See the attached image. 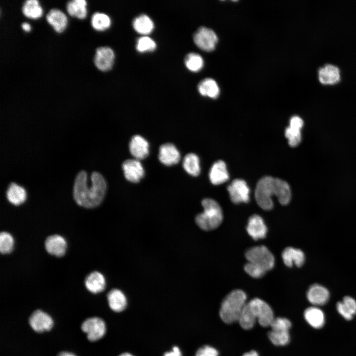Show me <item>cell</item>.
I'll return each instance as SVG.
<instances>
[{"instance_id": "6da1fadb", "label": "cell", "mask_w": 356, "mask_h": 356, "mask_svg": "<svg viewBox=\"0 0 356 356\" xmlns=\"http://www.w3.org/2000/svg\"><path fill=\"white\" fill-rule=\"evenodd\" d=\"M91 185L88 186V176L84 171L76 176L73 187V197L78 205L86 208H93L102 202L107 189L104 177L94 172L91 175Z\"/></svg>"}, {"instance_id": "7a4b0ae2", "label": "cell", "mask_w": 356, "mask_h": 356, "mask_svg": "<svg viewBox=\"0 0 356 356\" xmlns=\"http://www.w3.org/2000/svg\"><path fill=\"white\" fill-rule=\"evenodd\" d=\"M277 197L279 202L288 204L291 199L290 187L287 182L278 178L266 176L257 183L255 197L258 205L265 210H270L273 206L272 196Z\"/></svg>"}, {"instance_id": "3957f363", "label": "cell", "mask_w": 356, "mask_h": 356, "mask_svg": "<svg viewBox=\"0 0 356 356\" xmlns=\"http://www.w3.org/2000/svg\"><path fill=\"white\" fill-rule=\"evenodd\" d=\"M245 257L248 263L244 266V270L253 278L262 277L274 266L273 255L264 245L249 249L245 253Z\"/></svg>"}, {"instance_id": "277c9868", "label": "cell", "mask_w": 356, "mask_h": 356, "mask_svg": "<svg viewBox=\"0 0 356 356\" xmlns=\"http://www.w3.org/2000/svg\"><path fill=\"white\" fill-rule=\"evenodd\" d=\"M247 300L246 293L235 289L227 294L222 300L219 312L221 319L225 323L231 324L238 321Z\"/></svg>"}, {"instance_id": "5b68a950", "label": "cell", "mask_w": 356, "mask_h": 356, "mask_svg": "<svg viewBox=\"0 0 356 356\" xmlns=\"http://www.w3.org/2000/svg\"><path fill=\"white\" fill-rule=\"evenodd\" d=\"M203 212L195 219L197 225L202 230L209 231L217 228L222 222L223 214L218 203L211 198L202 201Z\"/></svg>"}, {"instance_id": "8992f818", "label": "cell", "mask_w": 356, "mask_h": 356, "mask_svg": "<svg viewBox=\"0 0 356 356\" xmlns=\"http://www.w3.org/2000/svg\"><path fill=\"white\" fill-rule=\"evenodd\" d=\"M259 323L263 327L270 326L274 318L273 311L269 305L259 298H254L248 302Z\"/></svg>"}, {"instance_id": "52a82bcc", "label": "cell", "mask_w": 356, "mask_h": 356, "mask_svg": "<svg viewBox=\"0 0 356 356\" xmlns=\"http://www.w3.org/2000/svg\"><path fill=\"white\" fill-rule=\"evenodd\" d=\"M81 329L90 341L101 339L106 331L105 322L98 317H89L85 320L81 325Z\"/></svg>"}, {"instance_id": "ba28073f", "label": "cell", "mask_w": 356, "mask_h": 356, "mask_svg": "<svg viewBox=\"0 0 356 356\" xmlns=\"http://www.w3.org/2000/svg\"><path fill=\"white\" fill-rule=\"evenodd\" d=\"M218 40L217 36L215 32L206 27H200L195 31L193 35V41L196 45L206 51L213 50Z\"/></svg>"}, {"instance_id": "9c48e42d", "label": "cell", "mask_w": 356, "mask_h": 356, "mask_svg": "<svg viewBox=\"0 0 356 356\" xmlns=\"http://www.w3.org/2000/svg\"><path fill=\"white\" fill-rule=\"evenodd\" d=\"M231 201L236 204L247 203L250 199V189L246 182L241 179H235L227 188Z\"/></svg>"}, {"instance_id": "30bf717a", "label": "cell", "mask_w": 356, "mask_h": 356, "mask_svg": "<svg viewBox=\"0 0 356 356\" xmlns=\"http://www.w3.org/2000/svg\"><path fill=\"white\" fill-rule=\"evenodd\" d=\"M29 323L31 328L38 333L49 331L53 325L51 317L40 310H36L31 314Z\"/></svg>"}, {"instance_id": "8fae6325", "label": "cell", "mask_w": 356, "mask_h": 356, "mask_svg": "<svg viewBox=\"0 0 356 356\" xmlns=\"http://www.w3.org/2000/svg\"><path fill=\"white\" fill-rule=\"evenodd\" d=\"M115 54L108 46H101L96 49L94 63L96 68L101 71H107L112 67Z\"/></svg>"}, {"instance_id": "7c38bea8", "label": "cell", "mask_w": 356, "mask_h": 356, "mask_svg": "<svg viewBox=\"0 0 356 356\" xmlns=\"http://www.w3.org/2000/svg\"><path fill=\"white\" fill-rule=\"evenodd\" d=\"M122 169L126 179L132 182H138L144 175L141 163L135 159L125 160L122 164Z\"/></svg>"}, {"instance_id": "4fadbf2b", "label": "cell", "mask_w": 356, "mask_h": 356, "mask_svg": "<svg viewBox=\"0 0 356 356\" xmlns=\"http://www.w3.org/2000/svg\"><path fill=\"white\" fill-rule=\"evenodd\" d=\"M246 230L248 234L255 240L265 238L267 231L263 219L257 214L249 218Z\"/></svg>"}, {"instance_id": "5bb4252c", "label": "cell", "mask_w": 356, "mask_h": 356, "mask_svg": "<svg viewBox=\"0 0 356 356\" xmlns=\"http://www.w3.org/2000/svg\"><path fill=\"white\" fill-rule=\"evenodd\" d=\"M158 158L160 162L163 165L171 166L179 162L180 159V154L174 144L167 143L160 146Z\"/></svg>"}, {"instance_id": "9a60e30c", "label": "cell", "mask_w": 356, "mask_h": 356, "mask_svg": "<svg viewBox=\"0 0 356 356\" xmlns=\"http://www.w3.org/2000/svg\"><path fill=\"white\" fill-rule=\"evenodd\" d=\"M318 78L322 84H336L341 80L340 70L336 65L326 64L318 70Z\"/></svg>"}, {"instance_id": "2e32d148", "label": "cell", "mask_w": 356, "mask_h": 356, "mask_svg": "<svg viewBox=\"0 0 356 356\" xmlns=\"http://www.w3.org/2000/svg\"><path fill=\"white\" fill-rule=\"evenodd\" d=\"M129 150L134 159H145L149 153L148 142L140 135H134L129 143Z\"/></svg>"}, {"instance_id": "e0dca14e", "label": "cell", "mask_w": 356, "mask_h": 356, "mask_svg": "<svg viewBox=\"0 0 356 356\" xmlns=\"http://www.w3.org/2000/svg\"><path fill=\"white\" fill-rule=\"evenodd\" d=\"M44 246L45 250L49 254L61 257L65 254L67 242L62 236L54 234L46 238Z\"/></svg>"}, {"instance_id": "ac0fdd59", "label": "cell", "mask_w": 356, "mask_h": 356, "mask_svg": "<svg viewBox=\"0 0 356 356\" xmlns=\"http://www.w3.org/2000/svg\"><path fill=\"white\" fill-rule=\"evenodd\" d=\"M329 297L330 294L327 289L318 284L311 285L307 292L308 301L314 306L325 305L328 301Z\"/></svg>"}, {"instance_id": "d6986e66", "label": "cell", "mask_w": 356, "mask_h": 356, "mask_svg": "<svg viewBox=\"0 0 356 356\" xmlns=\"http://www.w3.org/2000/svg\"><path fill=\"white\" fill-rule=\"evenodd\" d=\"M46 20L54 30L58 33L63 32L67 27L68 18L61 10L53 8L46 15Z\"/></svg>"}, {"instance_id": "ffe728a7", "label": "cell", "mask_w": 356, "mask_h": 356, "mask_svg": "<svg viewBox=\"0 0 356 356\" xmlns=\"http://www.w3.org/2000/svg\"><path fill=\"white\" fill-rule=\"evenodd\" d=\"M282 259L284 264L288 267L294 265L300 267L304 264L305 256L300 249L288 247L284 249L282 253Z\"/></svg>"}, {"instance_id": "44dd1931", "label": "cell", "mask_w": 356, "mask_h": 356, "mask_svg": "<svg viewBox=\"0 0 356 356\" xmlns=\"http://www.w3.org/2000/svg\"><path fill=\"white\" fill-rule=\"evenodd\" d=\"M209 178L214 185L221 184L228 179L226 166L223 161H218L213 165L210 171Z\"/></svg>"}, {"instance_id": "7402d4cb", "label": "cell", "mask_w": 356, "mask_h": 356, "mask_svg": "<svg viewBox=\"0 0 356 356\" xmlns=\"http://www.w3.org/2000/svg\"><path fill=\"white\" fill-rule=\"evenodd\" d=\"M85 285L91 293L96 294L102 292L105 288V279L100 272L93 271L86 278Z\"/></svg>"}, {"instance_id": "603a6c76", "label": "cell", "mask_w": 356, "mask_h": 356, "mask_svg": "<svg viewBox=\"0 0 356 356\" xmlns=\"http://www.w3.org/2000/svg\"><path fill=\"white\" fill-rule=\"evenodd\" d=\"M304 318L308 324L314 328H320L325 323L323 311L316 307H310L306 309Z\"/></svg>"}, {"instance_id": "cb8c5ba5", "label": "cell", "mask_w": 356, "mask_h": 356, "mask_svg": "<svg viewBox=\"0 0 356 356\" xmlns=\"http://www.w3.org/2000/svg\"><path fill=\"white\" fill-rule=\"evenodd\" d=\"M107 300L110 309L114 312H122L127 307V300L126 296L119 289H113L109 292Z\"/></svg>"}, {"instance_id": "d4e9b609", "label": "cell", "mask_w": 356, "mask_h": 356, "mask_svg": "<svg viewBox=\"0 0 356 356\" xmlns=\"http://www.w3.org/2000/svg\"><path fill=\"white\" fill-rule=\"evenodd\" d=\"M336 308L345 319L350 320L356 314V301L350 296H346L342 302L337 303Z\"/></svg>"}, {"instance_id": "484cf974", "label": "cell", "mask_w": 356, "mask_h": 356, "mask_svg": "<svg viewBox=\"0 0 356 356\" xmlns=\"http://www.w3.org/2000/svg\"><path fill=\"white\" fill-rule=\"evenodd\" d=\"M6 198L12 204L18 206L23 203L27 198V193L22 186L11 183L6 191Z\"/></svg>"}, {"instance_id": "4316f807", "label": "cell", "mask_w": 356, "mask_h": 356, "mask_svg": "<svg viewBox=\"0 0 356 356\" xmlns=\"http://www.w3.org/2000/svg\"><path fill=\"white\" fill-rule=\"evenodd\" d=\"M268 333L271 342L275 346H285L289 343L290 337L289 329L283 327H272Z\"/></svg>"}, {"instance_id": "83f0119b", "label": "cell", "mask_w": 356, "mask_h": 356, "mask_svg": "<svg viewBox=\"0 0 356 356\" xmlns=\"http://www.w3.org/2000/svg\"><path fill=\"white\" fill-rule=\"evenodd\" d=\"M198 90L202 95L212 98H217L220 94V89L217 82L209 78L203 79L199 83Z\"/></svg>"}, {"instance_id": "f1b7e54d", "label": "cell", "mask_w": 356, "mask_h": 356, "mask_svg": "<svg viewBox=\"0 0 356 356\" xmlns=\"http://www.w3.org/2000/svg\"><path fill=\"white\" fill-rule=\"evenodd\" d=\"M87 2L85 0L69 1L66 5L68 13L80 19H85L87 15Z\"/></svg>"}, {"instance_id": "f546056e", "label": "cell", "mask_w": 356, "mask_h": 356, "mask_svg": "<svg viewBox=\"0 0 356 356\" xmlns=\"http://www.w3.org/2000/svg\"><path fill=\"white\" fill-rule=\"evenodd\" d=\"M22 12L23 15L30 19H39L43 14V10L37 0H27L23 4Z\"/></svg>"}, {"instance_id": "4dcf8cb0", "label": "cell", "mask_w": 356, "mask_h": 356, "mask_svg": "<svg viewBox=\"0 0 356 356\" xmlns=\"http://www.w3.org/2000/svg\"><path fill=\"white\" fill-rule=\"evenodd\" d=\"M133 26L137 32L143 35L149 34L154 29V23L151 19L143 14L134 19Z\"/></svg>"}, {"instance_id": "1f68e13d", "label": "cell", "mask_w": 356, "mask_h": 356, "mask_svg": "<svg viewBox=\"0 0 356 356\" xmlns=\"http://www.w3.org/2000/svg\"><path fill=\"white\" fill-rule=\"evenodd\" d=\"M182 166L185 172L192 176L196 177L200 173L199 159L194 153H190L184 156Z\"/></svg>"}, {"instance_id": "d6a6232c", "label": "cell", "mask_w": 356, "mask_h": 356, "mask_svg": "<svg viewBox=\"0 0 356 356\" xmlns=\"http://www.w3.org/2000/svg\"><path fill=\"white\" fill-rule=\"evenodd\" d=\"M257 320L253 312L247 302L238 321L240 325L242 328L249 330L253 327Z\"/></svg>"}, {"instance_id": "836d02e7", "label": "cell", "mask_w": 356, "mask_h": 356, "mask_svg": "<svg viewBox=\"0 0 356 356\" xmlns=\"http://www.w3.org/2000/svg\"><path fill=\"white\" fill-rule=\"evenodd\" d=\"M91 25L94 30L103 31L110 26L111 19L104 13L95 12L91 16Z\"/></svg>"}, {"instance_id": "e575fe53", "label": "cell", "mask_w": 356, "mask_h": 356, "mask_svg": "<svg viewBox=\"0 0 356 356\" xmlns=\"http://www.w3.org/2000/svg\"><path fill=\"white\" fill-rule=\"evenodd\" d=\"M184 63L189 70L198 72L202 68L204 61L200 54L195 52H190L185 56Z\"/></svg>"}, {"instance_id": "d590c367", "label": "cell", "mask_w": 356, "mask_h": 356, "mask_svg": "<svg viewBox=\"0 0 356 356\" xmlns=\"http://www.w3.org/2000/svg\"><path fill=\"white\" fill-rule=\"evenodd\" d=\"M14 239L8 232L3 231L0 234V251L2 254L10 253L13 250Z\"/></svg>"}, {"instance_id": "8d00e7d4", "label": "cell", "mask_w": 356, "mask_h": 356, "mask_svg": "<svg viewBox=\"0 0 356 356\" xmlns=\"http://www.w3.org/2000/svg\"><path fill=\"white\" fill-rule=\"evenodd\" d=\"M155 41L149 37L144 36L139 38L136 42V48L139 52L153 51L156 48Z\"/></svg>"}, {"instance_id": "74e56055", "label": "cell", "mask_w": 356, "mask_h": 356, "mask_svg": "<svg viewBox=\"0 0 356 356\" xmlns=\"http://www.w3.org/2000/svg\"><path fill=\"white\" fill-rule=\"evenodd\" d=\"M285 135L288 140V143L291 147H295L301 141V130L289 126L285 131Z\"/></svg>"}, {"instance_id": "f35d334b", "label": "cell", "mask_w": 356, "mask_h": 356, "mask_svg": "<svg viewBox=\"0 0 356 356\" xmlns=\"http://www.w3.org/2000/svg\"><path fill=\"white\" fill-rule=\"evenodd\" d=\"M218 351L214 347L204 346L197 350L195 356H218Z\"/></svg>"}, {"instance_id": "ab89813d", "label": "cell", "mask_w": 356, "mask_h": 356, "mask_svg": "<svg viewBox=\"0 0 356 356\" xmlns=\"http://www.w3.org/2000/svg\"><path fill=\"white\" fill-rule=\"evenodd\" d=\"M303 125V120L298 116H294L290 120L289 126L291 127L301 130Z\"/></svg>"}, {"instance_id": "60d3db41", "label": "cell", "mask_w": 356, "mask_h": 356, "mask_svg": "<svg viewBox=\"0 0 356 356\" xmlns=\"http://www.w3.org/2000/svg\"><path fill=\"white\" fill-rule=\"evenodd\" d=\"M164 356H181V353L179 348L175 346L172 351L165 353Z\"/></svg>"}, {"instance_id": "b9f144b4", "label": "cell", "mask_w": 356, "mask_h": 356, "mask_svg": "<svg viewBox=\"0 0 356 356\" xmlns=\"http://www.w3.org/2000/svg\"><path fill=\"white\" fill-rule=\"evenodd\" d=\"M22 29L26 32H29L31 30V27L30 24L27 22H24L21 24Z\"/></svg>"}, {"instance_id": "7bdbcfd3", "label": "cell", "mask_w": 356, "mask_h": 356, "mask_svg": "<svg viewBox=\"0 0 356 356\" xmlns=\"http://www.w3.org/2000/svg\"><path fill=\"white\" fill-rule=\"evenodd\" d=\"M242 356H259L258 353L252 350L249 352L245 353Z\"/></svg>"}, {"instance_id": "ee69618b", "label": "cell", "mask_w": 356, "mask_h": 356, "mask_svg": "<svg viewBox=\"0 0 356 356\" xmlns=\"http://www.w3.org/2000/svg\"><path fill=\"white\" fill-rule=\"evenodd\" d=\"M57 356H76L73 353L68 352H61Z\"/></svg>"}, {"instance_id": "f6af8a7d", "label": "cell", "mask_w": 356, "mask_h": 356, "mask_svg": "<svg viewBox=\"0 0 356 356\" xmlns=\"http://www.w3.org/2000/svg\"><path fill=\"white\" fill-rule=\"evenodd\" d=\"M119 356H134L132 354L128 353H125L121 354Z\"/></svg>"}]
</instances>
